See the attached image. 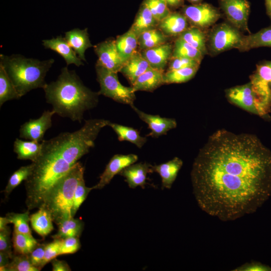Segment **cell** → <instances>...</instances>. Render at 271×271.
Wrapping results in <instances>:
<instances>
[{
  "label": "cell",
  "mask_w": 271,
  "mask_h": 271,
  "mask_svg": "<svg viewBox=\"0 0 271 271\" xmlns=\"http://www.w3.org/2000/svg\"><path fill=\"white\" fill-rule=\"evenodd\" d=\"M188 21L182 13L171 12L158 25L164 34L169 37L179 36L188 28Z\"/></svg>",
  "instance_id": "cell-19"
},
{
  "label": "cell",
  "mask_w": 271,
  "mask_h": 271,
  "mask_svg": "<svg viewBox=\"0 0 271 271\" xmlns=\"http://www.w3.org/2000/svg\"><path fill=\"white\" fill-rule=\"evenodd\" d=\"M130 106L140 118L148 125L151 132L148 136L157 138L167 134L168 131L177 126V122L175 119L145 113L136 107L134 104Z\"/></svg>",
  "instance_id": "cell-14"
},
{
  "label": "cell",
  "mask_w": 271,
  "mask_h": 271,
  "mask_svg": "<svg viewBox=\"0 0 271 271\" xmlns=\"http://www.w3.org/2000/svg\"><path fill=\"white\" fill-rule=\"evenodd\" d=\"M159 22L144 4H142L130 29L138 37L142 33L157 28Z\"/></svg>",
  "instance_id": "cell-24"
},
{
  "label": "cell",
  "mask_w": 271,
  "mask_h": 271,
  "mask_svg": "<svg viewBox=\"0 0 271 271\" xmlns=\"http://www.w3.org/2000/svg\"><path fill=\"white\" fill-rule=\"evenodd\" d=\"M108 126L116 133L119 141L129 142L139 148H141L147 141L146 137L141 136L140 131L132 127L111 122L109 123Z\"/></svg>",
  "instance_id": "cell-28"
},
{
  "label": "cell",
  "mask_w": 271,
  "mask_h": 271,
  "mask_svg": "<svg viewBox=\"0 0 271 271\" xmlns=\"http://www.w3.org/2000/svg\"><path fill=\"white\" fill-rule=\"evenodd\" d=\"M14 254H29L39 243L32 235L19 233L14 230L12 237Z\"/></svg>",
  "instance_id": "cell-32"
},
{
  "label": "cell",
  "mask_w": 271,
  "mask_h": 271,
  "mask_svg": "<svg viewBox=\"0 0 271 271\" xmlns=\"http://www.w3.org/2000/svg\"><path fill=\"white\" fill-rule=\"evenodd\" d=\"M199 67H187L177 70H168L164 73L165 84L181 83L191 79L196 74Z\"/></svg>",
  "instance_id": "cell-35"
},
{
  "label": "cell",
  "mask_w": 271,
  "mask_h": 271,
  "mask_svg": "<svg viewBox=\"0 0 271 271\" xmlns=\"http://www.w3.org/2000/svg\"><path fill=\"white\" fill-rule=\"evenodd\" d=\"M20 98L5 68L0 64V107L6 101Z\"/></svg>",
  "instance_id": "cell-33"
},
{
  "label": "cell",
  "mask_w": 271,
  "mask_h": 271,
  "mask_svg": "<svg viewBox=\"0 0 271 271\" xmlns=\"http://www.w3.org/2000/svg\"><path fill=\"white\" fill-rule=\"evenodd\" d=\"M55 114L52 110L44 111L37 119H30L20 127V137L29 141L41 142L46 131L52 126V117Z\"/></svg>",
  "instance_id": "cell-12"
},
{
  "label": "cell",
  "mask_w": 271,
  "mask_h": 271,
  "mask_svg": "<svg viewBox=\"0 0 271 271\" xmlns=\"http://www.w3.org/2000/svg\"><path fill=\"white\" fill-rule=\"evenodd\" d=\"M227 19L239 30L248 32L247 22L250 4L247 0H219Z\"/></svg>",
  "instance_id": "cell-10"
},
{
  "label": "cell",
  "mask_w": 271,
  "mask_h": 271,
  "mask_svg": "<svg viewBox=\"0 0 271 271\" xmlns=\"http://www.w3.org/2000/svg\"><path fill=\"white\" fill-rule=\"evenodd\" d=\"M169 37L159 29L155 28L141 34L138 37V47L141 51L148 50L167 42Z\"/></svg>",
  "instance_id": "cell-30"
},
{
  "label": "cell",
  "mask_w": 271,
  "mask_h": 271,
  "mask_svg": "<svg viewBox=\"0 0 271 271\" xmlns=\"http://www.w3.org/2000/svg\"><path fill=\"white\" fill-rule=\"evenodd\" d=\"M179 37L199 50L203 56L207 53L206 34L202 29L195 26L189 27Z\"/></svg>",
  "instance_id": "cell-31"
},
{
  "label": "cell",
  "mask_w": 271,
  "mask_h": 271,
  "mask_svg": "<svg viewBox=\"0 0 271 271\" xmlns=\"http://www.w3.org/2000/svg\"><path fill=\"white\" fill-rule=\"evenodd\" d=\"M61 239V255L74 253L78 251L81 247L79 237H69Z\"/></svg>",
  "instance_id": "cell-43"
},
{
  "label": "cell",
  "mask_w": 271,
  "mask_h": 271,
  "mask_svg": "<svg viewBox=\"0 0 271 271\" xmlns=\"http://www.w3.org/2000/svg\"><path fill=\"white\" fill-rule=\"evenodd\" d=\"M234 271H271V267L257 261L247 262L239 266Z\"/></svg>",
  "instance_id": "cell-46"
},
{
  "label": "cell",
  "mask_w": 271,
  "mask_h": 271,
  "mask_svg": "<svg viewBox=\"0 0 271 271\" xmlns=\"http://www.w3.org/2000/svg\"><path fill=\"white\" fill-rule=\"evenodd\" d=\"M84 167L78 162L54 186L43 205L50 212L57 225L72 217L73 198L76 187L84 178Z\"/></svg>",
  "instance_id": "cell-5"
},
{
  "label": "cell",
  "mask_w": 271,
  "mask_h": 271,
  "mask_svg": "<svg viewBox=\"0 0 271 271\" xmlns=\"http://www.w3.org/2000/svg\"><path fill=\"white\" fill-rule=\"evenodd\" d=\"M202 54L180 37L176 40L171 57H185L201 61Z\"/></svg>",
  "instance_id": "cell-34"
},
{
  "label": "cell",
  "mask_w": 271,
  "mask_h": 271,
  "mask_svg": "<svg viewBox=\"0 0 271 271\" xmlns=\"http://www.w3.org/2000/svg\"><path fill=\"white\" fill-rule=\"evenodd\" d=\"M97 80L100 85V95L109 97L118 103L133 105L136 100L135 91L132 86L126 87L119 82L117 73L102 66H95Z\"/></svg>",
  "instance_id": "cell-6"
},
{
  "label": "cell",
  "mask_w": 271,
  "mask_h": 271,
  "mask_svg": "<svg viewBox=\"0 0 271 271\" xmlns=\"http://www.w3.org/2000/svg\"><path fill=\"white\" fill-rule=\"evenodd\" d=\"M93 187L86 186L84 178L79 181L76 187L73 202L71 211L72 217H74L81 204L87 198L89 193L92 190Z\"/></svg>",
  "instance_id": "cell-40"
},
{
  "label": "cell",
  "mask_w": 271,
  "mask_h": 271,
  "mask_svg": "<svg viewBox=\"0 0 271 271\" xmlns=\"http://www.w3.org/2000/svg\"><path fill=\"white\" fill-rule=\"evenodd\" d=\"M142 3L147 7L159 22L171 13L165 0H144Z\"/></svg>",
  "instance_id": "cell-39"
},
{
  "label": "cell",
  "mask_w": 271,
  "mask_h": 271,
  "mask_svg": "<svg viewBox=\"0 0 271 271\" xmlns=\"http://www.w3.org/2000/svg\"><path fill=\"white\" fill-rule=\"evenodd\" d=\"M53 271H70L71 268L64 260L53 259L51 261Z\"/></svg>",
  "instance_id": "cell-47"
},
{
  "label": "cell",
  "mask_w": 271,
  "mask_h": 271,
  "mask_svg": "<svg viewBox=\"0 0 271 271\" xmlns=\"http://www.w3.org/2000/svg\"><path fill=\"white\" fill-rule=\"evenodd\" d=\"M265 62L271 67V61H265Z\"/></svg>",
  "instance_id": "cell-53"
},
{
  "label": "cell",
  "mask_w": 271,
  "mask_h": 271,
  "mask_svg": "<svg viewBox=\"0 0 271 271\" xmlns=\"http://www.w3.org/2000/svg\"><path fill=\"white\" fill-rule=\"evenodd\" d=\"M61 239L54 238L53 241L46 244L44 257L41 264L42 268L60 254Z\"/></svg>",
  "instance_id": "cell-41"
},
{
  "label": "cell",
  "mask_w": 271,
  "mask_h": 271,
  "mask_svg": "<svg viewBox=\"0 0 271 271\" xmlns=\"http://www.w3.org/2000/svg\"><path fill=\"white\" fill-rule=\"evenodd\" d=\"M261 47H271V25L256 33L243 35L238 49L245 51Z\"/></svg>",
  "instance_id": "cell-25"
},
{
  "label": "cell",
  "mask_w": 271,
  "mask_h": 271,
  "mask_svg": "<svg viewBox=\"0 0 271 271\" xmlns=\"http://www.w3.org/2000/svg\"><path fill=\"white\" fill-rule=\"evenodd\" d=\"M10 223L7 219L5 217H0V230L4 229Z\"/></svg>",
  "instance_id": "cell-50"
},
{
  "label": "cell",
  "mask_w": 271,
  "mask_h": 271,
  "mask_svg": "<svg viewBox=\"0 0 271 271\" xmlns=\"http://www.w3.org/2000/svg\"><path fill=\"white\" fill-rule=\"evenodd\" d=\"M192 4H197L201 3L202 0H187Z\"/></svg>",
  "instance_id": "cell-52"
},
{
  "label": "cell",
  "mask_w": 271,
  "mask_h": 271,
  "mask_svg": "<svg viewBox=\"0 0 271 271\" xmlns=\"http://www.w3.org/2000/svg\"><path fill=\"white\" fill-rule=\"evenodd\" d=\"M243 35L238 29L227 23L217 25L209 36V47L215 54L232 48L238 49Z\"/></svg>",
  "instance_id": "cell-8"
},
{
  "label": "cell",
  "mask_w": 271,
  "mask_h": 271,
  "mask_svg": "<svg viewBox=\"0 0 271 271\" xmlns=\"http://www.w3.org/2000/svg\"><path fill=\"white\" fill-rule=\"evenodd\" d=\"M138 159L137 155L116 154L109 160L105 168L99 177V181L96 185L93 186V189H101L108 185L115 175L126 167L135 163Z\"/></svg>",
  "instance_id": "cell-13"
},
{
  "label": "cell",
  "mask_w": 271,
  "mask_h": 271,
  "mask_svg": "<svg viewBox=\"0 0 271 271\" xmlns=\"http://www.w3.org/2000/svg\"><path fill=\"white\" fill-rule=\"evenodd\" d=\"M150 67L148 62L143 56L141 51H137L124 63L120 72L132 86L138 78Z\"/></svg>",
  "instance_id": "cell-18"
},
{
  "label": "cell",
  "mask_w": 271,
  "mask_h": 271,
  "mask_svg": "<svg viewBox=\"0 0 271 271\" xmlns=\"http://www.w3.org/2000/svg\"><path fill=\"white\" fill-rule=\"evenodd\" d=\"M46 102L52 106L55 114L81 122L84 113L96 107L99 92L86 87L74 71L63 68L55 81L43 88Z\"/></svg>",
  "instance_id": "cell-3"
},
{
  "label": "cell",
  "mask_w": 271,
  "mask_h": 271,
  "mask_svg": "<svg viewBox=\"0 0 271 271\" xmlns=\"http://www.w3.org/2000/svg\"><path fill=\"white\" fill-rule=\"evenodd\" d=\"M200 208L222 221L255 212L271 195V151L255 135L225 129L210 136L192 165Z\"/></svg>",
  "instance_id": "cell-1"
},
{
  "label": "cell",
  "mask_w": 271,
  "mask_h": 271,
  "mask_svg": "<svg viewBox=\"0 0 271 271\" xmlns=\"http://www.w3.org/2000/svg\"><path fill=\"white\" fill-rule=\"evenodd\" d=\"M30 215V222L34 231L44 237L50 233L54 229L53 219L50 212L44 206Z\"/></svg>",
  "instance_id": "cell-23"
},
{
  "label": "cell",
  "mask_w": 271,
  "mask_h": 271,
  "mask_svg": "<svg viewBox=\"0 0 271 271\" xmlns=\"http://www.w3.org/2000/svg\"><path fill=\"white\" fill-rule=\"evenodd\" d=\"M57 233L52 236L53 238L64 239L69 237H79L84 228V222L74 217L65 219L57 225Z\"/></svg>",
  "instance_id": "cell-29"
},
{
  "label": "cell",
  "mask_w": 271,
  "mask_h": 271,
  "mask_svg": "<svg viewBox=\"0 0 271 271\" xmlns=\"http://www.w3.org/2000/svg\"><path fill=\"white\" fill-rule=\"evenodd\" d=\"M11 257L7 254L0 252V268L7 266L10 262Z\"/></svg>",
  "instance_id": "cell-49"
},
{
  "label": "cell",
  "mask_w": 271,
  "mask_h": 271,
  "mask_svg": "<svg viewBox=\"0 0 271 271\" xmlns=\"http://www.w3.org/2000/svg\"><path fill=\"white\" fill-rule=\"evenodd\" d=\"M42 149V142L16 139L14 143V152L17 159L21 160L35 161L41 154Z\"/></svg>",
  "instance_id": "cell-26"
},
{
  "label": "cell",
  "mask_w": 271,
  "mask_h": 271,
  "mask_svg": "<svg viewBox=\"0 0 271 271\" xmlns=\"http://www.w3.org/2000/svg\"><path fill=\"white\" fill-rule=\"evenodd\" d=\"M266 14L271 21V0H265Z\"/></svg>",
  "instance_id": "cell-51"
},
{
  "label": "cell",
  "mask_w": 271,
  "mask_h": 271,
  "mask_svg": "<svg viewBox=\"0 0 271 271\" xmlns=\"http://www.w3.org/2000/svg\"><path fill=\"white\" fill-rule=\"evenodd\" d=\"M115 44L118 54L124 63L138 51V37L129 29L117 37Z\"/></svg>",
  "instance_id": "cell-27"
},
{
  "label": "cell",
  "mask_w": 271,
  "mask_h": 271,
  "mask_svg": "<svg viewBox=\"0 0 271 271\" xmlns=\"http://www.w3.org/2000/svg\"><path fill=\"white\" fill-rule=\"evenodd\" d=\"M94 48L98 57L96 65L112 72H120L124 63L117 51L115 40H106L94 46Z\"/></svg>",
  "instance_id": "cell-11"
},
{
  "label": "cell",
  "mask_w": 271,
  "mask_h": 271,
  "mask_svg": "<svg viewBox=\"0 0 271 271\" xmlns=\"http://www.w3.org/2000/svg\"><path fill=\"white\" fill-rule=\"evenodd\" d=\"M173 49V46L167 42L158 46L140 51L151 67L164 71L172 56Z\"/></svg>",
  "instance_id": "cell-16"
},
{
  "label": "cell",
  "mask_w": 271,
  "mask_h": 271,
  "mask_svg": "<svg viewBox=\"0 0 271 271\" xmlns=\"http://www.w3.org/2000/svg\"><path fill=\"white\" fill-rule=\"evenodd\" d=\"M30 210L24 213H8L6 217L7 218L10 223L14 224V230L19 233L28 235H32L31 230L29 227Z\"/></svg>",
  "instance_id": "cell-37"
},
{
  "label": "cell",
  "mask_w": 271,
  "mask_h": 271,
  "mask_svg": "<svg viewBox=\"0 0 271 271\" xmlns=\"http://www.w3.org/2000/svg\"><path fill=\"white\" fill-rule=\"evenodd\" d=\"M65 38L78 57L86 61L85 52L93 46L89 38L87 29H74L68 31L65 33Z\"/></svg>",
  "instance_id": "cell-22"
},
{
  "label": "cell",
  "mask_w": 271,
  "mask_h": 271,
  "mask_svg": "<svg viewBox=\"0 0 271 271\" xmlns=\"http://www.w3.org/2000/svg\"><path fill=\"white\" fill-rule=\"evenodd\" d=\"M170 9H177L183 6L184 0H165Z\"/></svg>",
  "instance_id": "cell-48"
},
{
  "label": "cell",
  "mask_w": 271,
  "mask_h": 271,
  "mask_svg": "<svg viewBox=\"0 0 271 271\" xmlns=\"http://www.w3.org/2000/svg\"><path fill=\"white\" fill-rule=\"evenodd\" d=\"M1 271H39L40 269L31 263L28 254H14L9 263L0 268Z\"/></svg>",
  "instance_id": "cell-36"
},
{
  "label": "cell",
  "mask_w": 271,
  "mask_h": 271,
  "mask_svg": "<svg viewBox=\"0 0 271 271\" xmlns=\"http://www.w3.org/2000/svg\"><path fill=\"white\" fill-rule=\"evenodd\" d=\"M109 122L104 119L86 120L76 131L61 132L41 142V154L32 162L31 173L25 181L28 210L43 205L55 184L94 147L101 129Z\"/></svg>",
  "instance_id": "cell-2"
},
{
  "label": "cell",
  "mask_w": 271,
  "mask_h": 271,
  "mask_svg": "<svg viewBox=\"0 0 271 271\" xmlns=\"http://www.w3.org/2000/svg\"><path fill=\"white\" fill-rule=\"evenodd\" d=\"M229 101L243 109L261 116L266 115L259 95L250 82L226 90Z\"/></svg>",
  "instance_id": "cell-7"
},
{
  "label": "cell",
  "mask_w": 271,
  "mask_h": 271,
  "mask_svg": "<svg viewBox=\"0 0 271 271\" xmlns=\"http://www.w3.org/2000/svg\"><path fill=\"white\" fill-rule=\"evenodd\" d=\"M11 228L9 226L0 230V252L8 255L11 259L13 256L10 238Z\"/></svg>",
  "instance_id": "cell-44"
},
{
  "label": "cell",
  "mask_w": 271,
  "mask_h": 271,
  "mask_svg": "<svg viewBox=\"0 0 271 271\" xmlns=\"http://www.w3.org/2000/svg\"><path fill=\"white\" fill-rule=\"evenodd\" d=\"M46 244L39 243L28 255L32 265L36 267L42 269L41 264L44 257Z\"/></svg>",
  "instance_id": "cell-45"
},
{
  "label": "cell",
  "mask_w": 271,
  "mask_h": 271,
  "mask_svg": "<svg viewBox=\"0 0 271 271\" xmlns=\"http://www.w3.org/2000/svg\"><path fill=\"white\" fill-rule=\"evenodd\" d=\"M201 61L185 57H171L168 70H177L187 67H199Z\"/></svg>",
  "instance_id": "cell-42"
},
{
  "label": "cell",
  "mask_w": 271,
  "mask_h": 271,
  "mask_svg": "<svg viewBox=\"0 0 271 271\" xmlns=\"http://www.w3.org/2000/svg\"><path fill=\"white\" fill-rule=\"evenodd\" d=\"M153 172L152 165L145 162L133 163L125 168L119 174L125 178L130 188L134 189L138 186L144 188L147 184L148 174Z\"/></svg>",
  "instance_id": "cell-15"
},
{
  "label": "cell",
  "mask_w": 271,
  "mask_h": 271,
  "mask_svg": "<svg viewBox=\"0 0 271 271\" xmlns=\"http://www.w3.org/2000/svg\"><path fill=\"white\" fill-rule=\"evenodd\" d=\"M182 13L193 26L201 29L212 26L221 16L217 8L206 3L183 6Z\"/></svg>",
  "instance_id": "cell-9"
},
{
  "label": "cell",
  "mask_w": 271,
  "mask_h": 271,
  "mask_svg": "<svg viewBox=\"0 0 271 271\" xmlns=\"http://www.w3.org/2000/svg\"><path fill=\"white\" fill-rule=\"evenodd\" d=\"M164 72L150 67L140 76L131 86L135 92L145 91L152 92L165 84Z\"/></svg>",
  "instance_id": "cell-20"
},
{
  "label": "cell",
  "mask_w": 271,
  "mask_h": 271,
  "mask_svg": "<svg viewBox=\"0 0 271 271\" xmlns=\"http://www.w3.org/2000/svg\"><path fill=\"white\" fill-rule=\"evenodd\" d=\"M43 45L45 48L51 49L61 55L67 65L73 64L79 67L84 65L65 38L60 36L51 39L44 40Z\"/></svg>",
  "instance_id": "cell-17"
},
{
  "label": "cell",
  "mask_w": 271,
  "mask_h": 271,
  "mask_svg": "<svg viewBox=\"0 0 271 271\" xmlns=\"http://www.w3.org/2000/svg\"><path fill=\"white\" fill-rule=\"evenodd\" d=\"M54 62L53 59L40 61L21 55H0L3 65L20 97L33 89L43 88L45 78Z\"/></svg>",
  "instance_id": "cell-4"
},
{
  "label": "cell",
  "mask_w": 271,
  "mask_h": 271,
  "mask_svg": "<svg viewBox=\"0 0 271 271\" xmlns=\"http://www.w3.org/2000/svg\"><path fill=\"white\" fill-rule=\"evenodd\" d=\"M32 170V164L31 163L27 166L21 167L13 173L9 178L7 185L3 191L6 198H7L13 190L19 186L22 181L28 179Z\"/></svg>",
  "instance_id": "cell-38"
},
{
  "label": "cell",
  "mask_w": 271,
  "mask_h": 271,
  "mask_svg": "<svg viewBox=\"0 0 271 271\" xmlns=\"http://www.w3.org/2000/svg\"><path fill=\"white\" fill-rule=\"evenodd\" d=\"M182 165V160L175 157L166 163L152 166V169L153 172L160 176L162 187L169 189L175 181Z\"/></svg>",
  "instance_id": "cell-21"
}]
</instances>
